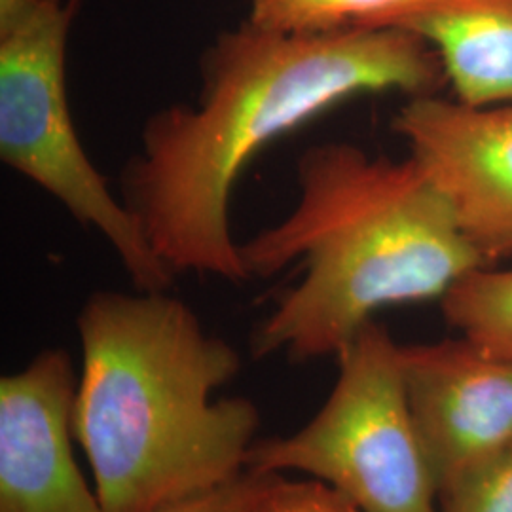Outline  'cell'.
I'll list each match as a JSON object with an SVG mask.
<instances>
[{"label": "cell", "mask_w": 512, "mask_h": 512, "mask_svg": "<svg viewBox=\"0 0 512 512\" xmlns=\"http://www.w3.org/2000/svg\"><path fill=\"white\" fill-rule=\"evenodd\" d=\"M76 389L63 349L0 380V512H107L74 458Z\"/></svg>", "instance_id": "ba28073f"}, {"label": "cell", "mask_w": 512, "mask_h": 512, "mask_svg": "<svg viewBox=\"0 0 512 512\" xmlns=\"http://www.w3.org/2000/svg\"><path fill=\"white\" fill-rule=\"evenodd\" d=\"M473 10H512V0H251L247 21L279 33H330L408 29L431 16Z\"/></svg>", "instance_id": "30bf717a"}, {"label": "cell", "mask_w": 512, "mask_h": 512, "mask_svg": "<svg viewBox=\"0 0 512 512\" xmlns=\"http://www.w3.org/2000/svg\"><path fill=\"white\" fill-rule=\"evenodd\" d=\"M446 321L476 346L512 361V270L478 268L442 296Z\"/></svg>", "instance_id": "8fae6325"}, {"label": "cell", "mask_w": 512, "mask_h": 512, "mask_svg": "<svg viewBox=\"0 0 512 512\" xmlns=\"http://www.w3.org/2000/svg\"><path fill=\"white\" fill-rule=\"evenodd\" d=\"M393 129L488 264L512 256V103L471 107L435 93L404 103Z\"/></svg>", "instance_id": "8992f818"}, {"label": "cell", "mask_w": 512, "mask_h": 512, "mask_svg": "<svg viewBox=\"0 0 512 512\" xmlns=\"http://www.w3.org/2000/svg\"><path fill=\"white\" fill-rule=\"evenodd\" d=\"M437 52L456 99L471 107L512 103V10H473L410 25Z\"/></svg>", "instance_id": "9c48e42d"}, {"label": "cell", "mask_w": 512, "mask_h": 512, "mask_svg": "<svg viewBox=\"0 0 512 512\" xmlns=\"http://www.w3.org/2000/svg\"><path fill=\"white\" fill-rule=\"evenodd\" d=\"M406 397L444 488L512 444V361L461 336L401 346Z\"/></svg>", "instance_id": "52a82bcc"}, {"label": "cell", "mask_w": 512, "mask_h": 512, "mask_svg": "<svg viewBox=\"0 0 512 512\" xmlns=\"http://www.w3.org/2000/svg\"><path fill=\"white\" fill-rule=\"evenodd\" d=\"M194 105L152 114L122 173V202L173 274L251 279L230 196L260 148L351 97L435 93L439 55L404 29L279 33L243 21L203 52Z\"/></svg>", "instance_id": "6da1fadb"}, {"label": "cell", "mask_w": 512, "mask_h": 512, "mask_svg": "<svg viewBox=\"0 0 512 512\" xmlns=\"http://www.w3.org/2000/svg\"><path fill=\"white\" fill-rule=\"evenodd\" d=\"M74 437L107 512H150L241 475L260 416L215 399L241 357L167 291H101L78 315Z\"/></svg>", "instance_id": "3957f363"}, {"label": "cell", "mask_w": 512, "mask_h": 512, "mask_svg": "<svg viewBox=\"0 0 512 512\" xmlns=\"http://www.w3.org/2000/svg\"><path fill=\"white\" fill-rule=\"evenodd\" d=\"M80 0H0V160L99 232L137 291L175 274L139 220L110 192L78 139L67 93V46Z\"/></svg>", "instance_id": "277c9868"}, {"label": "cell", "mask_w": 512, "mask_h": 512, "mask_svg": "<svg viewBox=\"0 0 512 512\" xmlns=\"http://www.w3.org/2000/svg\"><path fill=\"white\" fill-rule=\"evenodd\" d=\"M260 473L245 469L241 475L200 494L188 495L150 512H241L255 494Z\"/></svg>", "instance_id": "5bb4252c"}, {"label": "cell", "mask_w": 512, "mask_h": 512, "mask_svg": "<svg viewBox=\"0 0 512 512\" xmlns=\"http://www.w3.org/2000/svg\"><path fill=\"white\" fill-rule=\"evenodd\" d=\"M296 183L293 211L239 243L249 277H272L293 262L304 270L256 327L255 357H336L376 311L442 300L490 266L410 156L395 162L323 143L300 156Z\"/></svg>", "instance_id": "7a4b0ae2"}, {"label": "cell", "mask_w": 512, "mask_h": 512, "mask_svg": "<svg viewBox=\"0 0 512 512\" xmlns=\"http://www.w3.org/2000/svg\"><path fill=\"white\" fill-rule=\"evenodd\" d=\"M327 403L289 437L255 442L247 469L298 471L361 512H439V486L421 444L401 346L370 321L338 355Z\"/></svg>", "instance_id": "5b68a950"}, {"label": "cell", "mask_w": 512, "mask_h": 512, "mask_svg": "<svg viewBox=\"0 0 512 512\" xmlns=\"http://www.w3.org/2000/svg\"><path fill=\"white\" fill-rule=\"evenodd\" d=\"M439 512H512V444L444 488Z\"/></svg>", "instance_id": "7c38bea8"}, {"label": "cell", "mask_w": 512, "mask_h": 512, "mask_svg": "<svg viewBox=\"0 0 512 512\" xmlns=\"http://www.w3.org/2000/svg\"><path fill=\"white\" fill-rule=\"evenodd\" d=\"M241 512H361L321 480H289L281 473H260L255 494Z\"/></svg>", "instance_id": "4fadbf2b"}]
</instances>
